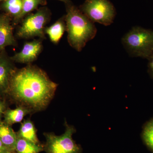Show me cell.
<instances>
[{"instance_id":"10","label":"cell","mask_w":153,"mask_h":153,"mask_svg":"<svg viewBox=\"0 0 153 153\" xmlns=\"http://www.w3.org/2000/svg\"><path fill=\"white\" fill-rule=\"evenodd\" d=\"M31 113H33L32 110L22 105H19L15 109H6L3 115L4 122L10 126L14 124L20 123L27 115Z\"/></svg>"},{"instance_id":"22","label":"cell","mask_w":153,"mask_h":153,"mask_svg":"<svg viewBox=\"0 0 153 153\" xmlns=\"http://www.w3.org/2000/svg\"><path fill=\"white\" fill-rule=\"evenodd\" d=\"M59 1H62L67 3V4L69 3V0H59Z\"/></svg>"},{"instance_id":"21","label":"cell","mask_w":153,"mask_h":153,"mask_svg":"<svg viewBox=\"0 0 153 153\" xmlns=\"http://www.w3.org/2000/svg\"><path fill=\"white\" fill-rule=\"evenodd\" d=\"M3 153H17L16 151L7 150Z\"/></svg>"},{"instance_id":"15","label":"cell","mask_w":153,"mask_h":153,"mask_svg":"<svg viewBox=\"0 0 153 153\" xmlns=\"http://www.w3.org/2000/svg\"><path fill=\"white\" fill-rule=\"evenodd\" d=\"M2 7L16 21L20 20L23 9V0H4Z\"/></svg>"},{"instance_id":"16","label":"cell","mask_w":153,"mask_h":153,"mask_svg":"<svg viewBox=\"0 0 153 153\" xmlns=\"http://www.w3.org/2000/svg\"><path fill=\"white\" fill-rule=\"evenodd\" d=\"M142 137L146 146L153 152V117L143 126Z\"/></svg>"},{"instance_id":"18","label":"cell","mask_w":153,"mask_h":153,"mask_svg":"<svg viewBox=\"0 0 153 153\" xmlns=\"http://www.w3.org/2000/svg\"><path fill=\"white\" fill-rule=\"evenodd\" d=\"M148 73L151 78L153 79V53L148 59Z\"/></svg>"},{"instance_id":"3","label":"cell","mask_w":153,"mask_h":153,"mask_svg":"<svg viewBox=\"0 0 153 153\" xmlns=\"http://www.w3.org/2000/svg\"><path fill=\"white\" fill-rule=\"evenodd\" d=\"M122 43L130 56L148 59L153 53V30L134 27L124 35Z\"/></svg>"},{"instance_id":"14","label":"cell","mask_w":153,"mask_h":153,"mask_svg":"<svg viewBox=\"0 0 153 153\" xmlns=\"http://www.w3.org/2000/svg\"><path fill=\"white\" fill-rule=\"evenodd\" d=\"M44 150V146L41 144H35L17 136L15 149L17 153H39Z\"/></svg>"},{"instance_id":"13","label":"cell","mask_w":153,"mask_h":153,"mask_svg":"<svg viewBox=\"0 0 153 153\" xmlns=\"http://www.w3.org/2000/svg\"><path fill=\"white\" fill-rule=\"evenodd\" d=\"M66 30V23L63 19H60L49 27L46 28L45 33L49 36L50 41L57 44L62 38Z\"/></svg>"},{"instance_id":"17","label":"cell","mask_w":153,"mask_h":153,"mask_svg":"<svg viewBox=\"0 0 153 153\" xmlns=\"http://www.w3.org/2000/svg\"><path fill=\"white\" fill-rule=\"evenodd\" d=\"M44 3V0H23V9L20 20Z\"/></svg>"},{"instance_id":"1","label":"cell","mask_w":153,"mask_h":153,"mask_svg":"<svg viewBox=\"0 0 153 153\" xmlns=\"http://www.w3.org/2000/svg\"><path fill=\"white\" fill-rule=\"evenodd\" d=\"M57 86L45 71L29 65L14 69L7 94L19 105L27 107L35 112L47 108Z\"/></svg>"},{"instance_id":"12","label":"cell","mask_w":153,"mask_h":153,"mask_svg":"<svg viewBox=\"0 0 153 153\" xmlns=\"http://www.w3.org/2000/svg\"><path fill=\"white\" fill-rule=\"evenodd\" d=\"M17 136L26 140L39 144H41L37 135V129L34 123L31 120H25L22 124L19 131L17 133Z\"/></svg>"},{"instance_id":"7","label":"cell","mask_w":153,"mask_h":153,"mask_svg":"<svg viewBox=\"0 0 153 153\" xmlns=\"http://www.w3.org/2000/svg\"><path fill=\"white\" fill-rule=\"evenodd\" d=\"M42 49V43L38 40L27 42L20 52L16 53L11 60L18 63H29L37 59Z\"/></svg>"},{"instance_id":"20","label":"cell","mask_w":153,"mask_h":153,"mask_svg":"<svg viewBox=\"0 0 153 153\" xmlns=\"http://www.w3.org/2000/svg\"><path fill=\"white\" fill-rule=\"evenodd\" d=\"M9 150L0 140V153H3L6 151Z\"/></svg>"},{"instance_id":"6","label":"cell","mask_w":153,"mask_h":153,"mask_svg":"<svg viewBox=\"0 0 153 153\" xmlns=\"http://www.w3.org/2000/svg\"><path fill=\"white\" fill-rule=\"evenodd\" d=\"M48 20L47 11L44 9L34 14L29 15L23 21L18 30L19 38H29L33 37H44L45 25Z\"/></svg>"},{"instance_id":"4","label":"cell","mask_w":153,"mask_h":153,"mask_svg":"<svg viewBox=\"0 0 153 153\" xmlns=\"http://www.w3.org/2000/svg\"><path fill=\"white\" fill-rule=\"evenodd\" d=\"M64 133L60 136L54 133H44L46 142L44 145L46 153H81V148L75 143L72 135L76 131L73 126L65 122Z\"/></svg>"},{"instance_id":"23","label":"cell","mask_w":153,"mask_h":153,"mask_svg":"<svg viewBox=\"0 0 153 153\" xmlns=\"http://www.w3.org/2000/svg\"><path fill=\"white\" fill-rule=\"evenodd\" d=\"M4 0H0V2H1V1H4Z\"/></svg>"},{"instance_id":"11","label":"cell","mask_w":153,"mask_h":153,"mask_svg":"<svg viewBox=\"0 0 153 153\" xmlns=\"http://www.w3.org/2000/svg\"><path fill=\"white\" fill-rule=\"evenodd\" d=\"M17 139V133L11 126L0 121V140L9 150L16 151Z\"/></svg>"},{"instance_id":"8","label":"cell","mask_w":153,"mask_h":153,"mask_svg":"<svg viewBox=\"0 0 153 153\" xmlns=\"http://www.w3.org/2000/svg\"><path fill=\"white\" fill-rule=\"evenodd\" d=\"M16 44L9 16L0 15V52L7 46Z\"/></svg>"},{"instance_id":"19","label":"cell","mask_w":153,"mask_h":153,"mask_svg":"<svg viewBox=\"0 0 153 153\" xmlns=\"http://www.w3.org/2000/svg\"><path fill=\"white\" fill-rule=\"evenodd\" d=\"M6 110V105L5 102L3 101L0 98V121L2 117L4 115V112Z\"/></svg>"},{"instance_id":"9","label":"cell","mask_w":153,"mask_h":153,"mask_svg":"<svg viewBox=\"0 0 153 153\" xmlns=\"http://www.w3.org/2000/svg\"><path fill=\"white\" fill-rule=\"evenodd\" d=\"M15 68L8 58L0 55V96L8 91L11 74Z\"/></svg>"},{"instance_id":"5","label":"cell","mask_w":153,"mask_h":153,"mask_svg":"<svg viewBox=\"0 0 153 153\" xmlns=\"http://www.w3.org/2000/svg\"><path fill=\"white\" fill-rule=\"evenodd\" d=\"M81 10L91 22L105 26L112 24L115 17V9L108 0H86Z\"/></svg>"},{"instance_id":"2","label":"cell","mask_w":153,"mask_h":153,"mask_svg":"<svg viewBox=\"0 0 153 153\" xmlns=\"http://www.w3.org/2000/svg\"><path fill=\"white\" fill-rule=\"evenodd\" d=\"M65 17L68 41L71 47L80 52L93 39L97 29L93 22L75 6L68 3Z\"/></svg>"}]
</instances>
